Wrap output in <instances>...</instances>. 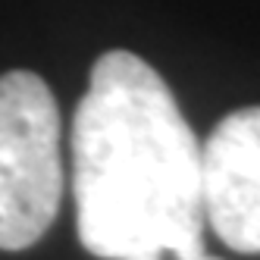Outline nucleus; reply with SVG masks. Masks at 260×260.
Here are the masks:
<instances>
[{
	"label": "nucleus",
	"mask_w": 260,
	"mask_h": 260,
	"mask_svg": "<svg viewBox=\"0 0 260 260\" xmlns=\"http://www.w3.org/2000/svg\"><path fill=\"white\" fill-rule=\"evenodd\" d=\"M76 229L101 260L204 254L201 141L163 76L132 50L91 66L72 116Z\"/></svg>",
	"instance_id": "f257e3e1"
},
{
	"label": "nucleus",
	"mask_w": 260,
	"mask_h": 260,
	"mask_svg": "<svg viewBox=\"0 0 260 260\" xmlns=\"http://www.w3.org/2000/svg\"><path fill=\"white\" fill-rule=\"evenodd\" d=\"M60 107L41 76H0V251L31 248L60 213Z\"/></svg>",
	"instance_id": "f03ea898"
},
{
	"label": "nucleus",
	"mask_w": 260,
	"mask_h": 260,
	"mask_svg": "<svg viewBox=\"0 0 260 260\" xmlns=\"http://www.w3.org/2000/svg\"><path fill=\"white\" fill-rule=\"evenodd\" d=\"M201 194L222 245L260 254V107L222 116L201 144Z\"/></svg>",
	"instance_id": "7ed1b4c3"
},
{
	"label": "nucleus",
	"mask_w": 260,
	"mask_h": 260,
	"mask_svg": "<svg viewBox=\"0 0 260 260\" xmlns=\"http://www.w3.org/2000/svg\"><path fill=\"white\" fill-rule=\"evenodd\" d=\"M188 260H219V257H210V254H201V257H188Z\"/></svg>",
	"instance_id": "20e7f679"
}]
</instances>
